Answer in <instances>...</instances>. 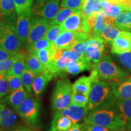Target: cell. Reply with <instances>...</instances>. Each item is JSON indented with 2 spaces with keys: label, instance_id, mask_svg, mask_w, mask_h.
<instances>
[{
  "label": "cell",
  "instance_id": "cell-1",
  "mask_svg": "<svg viewBox=\"0 0 131 131\" xmlns=\"http://www.w3.org/2000/svg\"><path fill=\"white\" fill-rule=\"evenodd\" d=\"M115 101L112 81L107 82L97 78L92 84L86 107L88 112L95 109L110 108L114 106Z\"/></svg>",
  "mask_w": 131,
  "mask_h": 131
},
{
  "label": "cell",
  "instance_id": "cell-2",
  "mask_svg": "<svg viewBox=\"0 0 131 131\" xmlns=\"http://www.w3.org/2000/svg\"><path fill=\"white\" fill-rule=\"evenodd\" d=\"M84 123L88 124H97L112 130L124 127L117 113L110 108H100L90 111L85 116Z\"/></svg>",
  "mask_w": 131,
  "mask_h": 131
},
{
  "label": "cell",
  "instance_id": "cell-3",
  "mask_svg": "<svg viewBox=\"0 0 131 131\" xmlns=\"http://www.w3.org/2000/svg\"><path fill=\"white\" fill-rule=\"evenodd\" d=\"M94 69L98 79L104 81L120 82L127 76V73L117 66L109 56L104 55Z\"/></svg>",
  "mask_w": 131,
  "mask_h": 131
},
{
  "label": "cell",
  "instance_id": "cell-4",
  "mask_svg": "<svg viewBox=\"0 0 131 131\" xmlns=\"http://www.w3.org/2000/svg\"><path fill=\"white\" fill-rule=\"evenodd\" d=\"M72 88L69 80H60L57 82L51 99L53 110L60 111L72 104Z\"/></svg>",
  "mask_w": 131,
  "mask_h": 131
},
{
  "label": "cell",
  "instance_id": "cell-5",
  "mask_svg": "<svg viewBox=\"0 0 131 131\" xmlns=\"http://www.w3.org/2000/svg\"><path fill=\"white\" fill-rule=\"evenodd\" d=\"M40 107V100L29 96L20 104L18 114L26 124L37 128L39 124Z\"/></svg>",
  "mask_w": 131,
  "mask_h": 131
},
{
  "label": "cell",
  "instance_id": "cell-6",
  "mask_svg": "<svg viewBox=\"0 0 131 131\" xmlns=\"http://www.w3.org/2000/svg\"><path fill=\"white\" fill-rule=\"evenodd\" d=\"M22 46L14 26L0 21V47L15 55L21 51Z\"/></svg>",
  "mask_w": 131,
  "mask_h": 131
},
{
  "label": "cell",
  "instance_id": "cell-7",
  "mask_svg": "<svg viewBox=\"0 0 131 131\" xmlns=\"http://www.w3.org/2000/svg\"><path fill=\"white\" fill-rule=\"evenodd\" d=\"M59 2L60 0H37L32 9V14L49 22L58 12Z\"/></svg>",
  "mask_w": 131,
  "mask_h": 131
},
{
  "label": "cell",
  "instance_id": "cell-8",
  "mask_svg": "<svg viewBox=\"0 0 131 131\" xmlns=\"http://www.w3.org/2000/svg\"><path fill=\"white\" fill-rule=\"evenodd\" d=\"M50 24L43 18H33L30 30L25 41L26 49L32 44L45 37Z\"/></svg>",
  "mask_w": 131,
  "mask_h": 131
},
{
  "label": "cell",
  "instance_id": "cell-9",
  "mask_svg": "<svg viewBox=\"0 0 131 131\" xmlns=\"http://www.w3.org/2000/svg\"><path fill=\"white\" fill-rule=\"evenodd\" d=\"M77 60V56L72 50L70 49L63 50L61 57L52 62L47 70L52 73L53 77H57L63 74L69 64Z\"/></svg>",
  "mask_w": 131,
  "mask_h": 131
},
{
  "label": "cell",
  "instance_id": "cell-10",
  "mask_svg": "<svg viewBox=\"0 0 131 131\" xmlns=\"http://www.w3.org/2000/svg\"><path fill=\"white\" fill-rule=\"evenodd\" d=\"M33 19L32 9L18 15L15 24V30L19 40L23 45L25 41L30 30Z\"/></svg>",
  "mask_w": 131,
  "mask_h": 131
},
{
  "label": "cell",
  "instance_id": "cell-11",
  "mask_svg": "<svg viewBox=\"0 0 131 131\" xmlns=\"http://www.w3.org/2000/svg\"><path fill=\"white\" fill-rule=\"evenodd\" d=\"M114 110L120 118L125 129H131V99L116 100Z\"/></svg>",
  "mask_w": 131,
  "mask_h": 131
},
{
  "label": "cell",
  "instance_id": "cell-12",
  "mask_svg": "<svg viewBox=\"0 0 131 131\" xmlns=\"http://www.w3.org/2000/svg\"><path fill=\"white\" fill-rule=\"evenodd\" d=\"M16 112L5 103H0V127L6 131L12 129L18 123Z\"/></svg>",
  "mask_w": 131,
  "mask_h": 131
},
{
  "label": "cell",
  "instance_id": "cell-13",
  "mask_svg": "<svg viewBox=\"0 0 131 131\" xmlns=\"http://www.w3.org/2000/svg\"><path fill=\"white\" fill-rule=\"evenodd\" d=\"M131 50V33L122 30L119 35L113 41L111 53L119 54Z\"/></svg>",
  "mask_w": 131,
  "mask_h": 131
},
{
  "label": "cell",
  "instance_id": "cell-14",
  "mask_svg": "<svg viewBox=\"0 0 131 131\" xmlns=\"http://www.w3.org/2000/svg\"><path fill=\"white\" fill-rule=\"evenodd\" d=\"M88 112L87 107L80 106L71 104L68 107L64 108L60 111H57L54 114L58 115L66 116L72 121L74 124L78 123L83 119L84 118L87 113Z\"/></svg>",
  "mask_w": 131,
  "mask_h": 131
},
{
  "label": "cell",
  "instance_id": "cell-15",
  "mask_svg": "<svg viewBox=\"0 0 131 131\" xmlns=\"http://www.w3.org/2000/svg\"><path fill=\"white\" fill-rule=\"evenodd\" d=\"M97 78L95 70H92L89 76H82L72 84V92L89 96L93 81Z\"/></svg>",
  "mask_w": 131,
  "mask_h": 131
},
{
  "label": "cell",
  "instance_id": "cell-16",
  "mask_svg": "<svg viewBox=\"0 0 131 131\" xmlns=\"http://www.w3.org/2000/svg\"><path fill=\"white\" fill-rule=\"evenodd\" d=\"M0 21L12 24L15 21L14 0H0Z\"/></svg>",
  "mask_w": 131,
  "mask_h": 131
},
{
  "label": "cell",
  "instance_id": "cell-17",
  "mask_svg": "<svg viewBox=\"0 0 131 131\" xmlns=\"http://www.w3.org/2000/svg\"><path fill=\"white\" fill-rule=\"evenodd\" d=\"M29 96H30V95L24 89L16 90L10 93L6 98L0 100V103L7 104L18 114L19 107L21 103Z\"/></svg>",
  "mask_w": 131,
  "mask_h": 131
},
{
  "label": "cell",
  "instance_id": "cell-18",
  "mask_svg": "<svg viewBox=\"0 0 131 131\" xmlns=\"http://www.w3.org/2000/svg\"><path fill=\"white\" fill-rule=\"evenodd\" d=\"M83 19L81 10H78L67 18L60 26L63 32L69 31L72 32H79L81 30Z\"/></svg>",
  "mask_w": 131,
  "mask_h": 131
},
{
  "label": "cell",
  "instance_id": "cell-19",
  "mask_svg": "<svg viewBox=\"0 0 131 131\" xmlns=\"http://www.w3.org/2000/svg\"><path fill=\"white\" fill-rule=\"evenodd\" d=\"M77 42V40L76 32L64 31L57 38L53 43V45L56 49L67 50L71 49Z\"/></svg>",
  "mask_w": 131,
  "mask_h": 131
},
{
  "label": "cell",
  "instance_id": "cell-20",
  "mask_svg": "<svg viewBox=\"0 0 131 131\" xmlns=\"http://www.w3.org/2000/svg\"><path fill=\"white\" fill-rule=\"evenodd\" d=\"M53 76L47 69L43 72L37 75L32 84V91L35 96H39L43 92L49 81Z\"/></svg>",
  "mask_w": 131,
  "mask_h": 131
},
{
  "label": "cell",
  "instance_id": "cell-21",
  "mask_svg": "<svg viewBox=\"0 0 131 131\" xmlns=\"http://www.w3.org/2000/svg\"><path fill=\"white\" fill-rule=\"evenodd\" d=\"M113 92L116 100L131 99V81H112Z\"/></svg>",
  "mask_w": 131,
  "mask_h": 131
},
{
  "label": "cell",
  "instance_id": "cell-22",
  "mask_svg": "<svg viewBox=\"0 0 131 131\" xmlns=\"http://www.w3.org/2000/svg\"><path fill=\"white\" fill-rule=\"evenodd\" d=\"M74 123L66 116L54 114L51 127L49 131H67L73 126Z\"/></svg>",
  "mask_w": 131,
  "mask_h": 131
},
{
  "label": "cell",
  "instance_id": "cell-23",
  "mask_svg": "<svg viewBox=\"0 0 131 131\" xmlns=\"http://www.w3.org/2000/svg\"><path fill=\"white\" fill-rule=\"evenodd\" d=\"M25 66L26 69L30 70L35 74L38 75L46 70V68L42 64L35 53H26Z\"/></svg>",
  "mask_w": 131,
  "mask_h": 131
},
{
  "label": "cell",
  "instance_id": "cell-24",
  "mask_svg": "<svg viewBox=\"0 0 131 131\" xmlns=\"http://www.w3.org/2000/svg\"><path fill=\"white\" fill-rule=\"evenodd\" d=\"M104 50H100L95 47L88 46L84 49V60L94 69L100 60L104 56Z\"/></svg>",
  "mask_w": 131,
  "mask_h": 131
},
{
  "label": "cell",
  "instance_id": "cell-25",
  "mask_svg": "<svg viewBox=\"0 0 131 131\" xmlns=\"http://www.w3.org/2000/svg\"><path fill=\"white\" fill-rule=\"evenodd\" d=\"M26 53L24 51H21L16 54V59L11 69L5 73L6 75H14L21 77L26 69L25 60Z\"/></svg>",
  "mask_w": 131,
  "mask_h": 131
},
{
  "label": "cell",
  "instance_id": "cell-26",
  "mask_svg": "<svg viewBox=\"0 0 131 131\" xmlns=\"http://www.w3.org/2000/svg\"><path fill=\"white\" fill-rule=\"evenodd\" d=\"M55 50L56 48L53 45L50 48L41 49L35 53L38 58L39 59L42 64L46 68V69L53 61L55 58Z\"/></svg>",
  "mask_w": 131,
  "mask_h": 131
},
{
  "label": "cell",
  "instance_id": "cell-27",
  "mask_svg": "<svg viewBox=\"0 0 131 131\" xmlns=\"http://www.w3.org/2000/svg\"><path fill=\"white\" fill-rule=\"evenodd\" d=\"M115 26L119 30L131 31V12L125 10L115 18Z\"/></svg>",
  "mask_w": 131,
  "mask_h": 131
},
{
  "label": "cell",
  "instance_id": "cell-28",
  "mask_svg": "<svg viewBox=\"0 0 131 131\" xmlns=\"http://www.w3.org/2000/svg\"><path fill=\"white\" fill-rule=\"evenodd\" d=\"M93 68L87 63L84 58L78 59L76 61L70 63L65 69V72L72 75H77L84 70H92Z\"/></svg>",
  "mask_w": 131,
  "mask_h": 131
},
{
  "label": "cell",
  "instance_id": "cell-29",
  "mask_svg": "<svg viewBox=\"0 0 131 131\" xmlns=\"http://www.w3.org/2000/svg\"><path fill=\"white\" fill-rule=\"evenodd\" d=\"M119 29L115 25L104 26L101 32V38L105 44H112L113 41L119 35Z\"/></svg>",
  "mask_w": 131,
  "mask_h": 131
},
{
  "label": "cell",
  "instance_id": "cell-30",
  "mask_svg": "<svg viewBox=\"0 0 131 131\" xmlns=\"http://www.w3.org/2000/svg\"><path fill=\"white\" fill-rule=\"evenodd\" d=\"M77 10H78L61 7V9L59 10L56 16L51 21H49V24H50V25H55V24L60 25L67 18H68L73 13L76 12Z\"/></svg>",
  "mask_w": 131,
  "mask_h": 131
},
{
  "label": "cell",
  "instance_id": "cell-31",
  "mask_svg": "<svg viewBox=\"0 0 131 131\" xmlns=\"http://www.w3.org/2000/svg\"><path fill=\"white\" fill-rule=\"evenodd\" d=\"M37 74L32 72L30 70L26 69L21 75V79L23 85L24 86L27 93L32 95V84L35 78L37 77Z\"/></svg>",
  "mask_w": 131,
  "mask_h": 131
},
{
  "label": "cell",
  "instance_id": "cell-32",
  "mask_svg": "<svg viewBox=\"0 0 131 131\" xmlns=\"http://www.w3.org/2000/svg\"><path fill=\"white\" fill-rule=\"evenodd\" d=\"M125 10V8L122 5L110 4L107 3L106 7L103 9V10L105 13L106 16L115 19Z\"/></svg>",
  "mask_w": 131,
  "mask_h": 131
},
{
  "label": "cell",
  "instance_id": "cell-33",
  "mask_svg": "<svg viewBox=\"0 0 131 131\" xmlns=\"http://www.w3.org/2000/svg\"><path fill=\"white\" fill-rule=\"evenodd\" d=\"M105 16L106 14L103 10H101L100 12L96 14V21L92 30V35L94 37L101 39V32L104 26V19Z\"/></svg>",
  "mask_w": 131,
  "mask_h": 131
},
{
  "label": "cell",
  "instance_id": "cell-34",
  "mask_svg": "<svg viewBox=\"0 0 131 131\" xmlns=\"http://www.w3.org/2000/svg\"><path fill=\"white\" fill-rule=\"evenodd\" d=\"M52 46H53V44L49 42L46 38L44 37L35 42H34V44H32L30 46L27 48V50L29 53H35V52L41 50V49L50 48Z\"/></svg>",
  "mask_w": 131,
  "mask_h": 131
},
{
  "label": "cell",
  "instance_id": "cell-35",
  "mask_svg": "<svg viewBox=\"0 0 131 131\" xmlns=\"http://www.w3.org/2000/svg\"><path fill=\"white\" fill-rule=\"evenodd\" d=\"M63 32L60 25H50L48 30H47L45 38H46L49 42L53 44L59 35Z\"/></svg>",
  "mask_w": 131,
  "mask_h": 131
},
{
  "label": "cell",
  "instance_id": "cell-36",
  "mask_svg": "<svg viewBox=\"0 0 131 131\" xmlns=\"http://www.w3.org/2000/svg\"><path fill=\"white\" fill-rule=\"evenodd\" d=\"M34 0H14L15 7L18 15L31 10Z\"/></svg>",
  "mask_w": 131,
  "mask_h": 131
},
{
  "label": "cell",
  "instance_id": "cell-37",
  "mask_svg": "<svg viewBox=\"0 0 131 131\" xmlns=\"http://www.w3.org/2000/svg\"><path fill=\"white\" fill-rule=\"evenodd\" d=\"M89 101V96L72 92V104L80 107H86Z\"/></svg>",
  "mask_w": 131,
  "mask_h": 131
},
{
  "label": "cell",
  "instance_id": "cell-38",
  "mask_svg": "<svg viewBox=\"0 0 131 131\" xmlns=\"http://www.w3.org/2000/svg\"><path fill=\"white\" fill-rule=\"evenodd\" d=\"M6 75V74H5ZM11 92L16 90L24 89L20 77L14 75H6Z\"/></svg>",
  "mask_w": 131,
  "mask_h": 131
},
{
  "label": "cell",
  "instance_id": "cell-39",
  "mask_svg": "<svg viewBox=\"0 0 131 131\" xmlns=\"http://www.w3.org/2000/svg\"><path fill=\"white\" fill-rule=\"evenodd\" d=\"M118 59L124 68L131 72V50L118 54Z\"/></svg>",
  "mask_w": 131,
  "mask_h": 131
},
{
  "label": "cell",
  "instance_id": "cell-40",
  "mask_svg": "<svg viewBox=\"0 0 131 131\" xmlns=\"http://www.w3.org/2000/svg\"><path fill=\"white\" fill-rule=\"evenodd\" d=\"M84 0H62L60 6L61 7L75 10H81Z\"/></svg>",
  "mask_w": 131,
  "mask_h": 131
},
{
  "label": "cell",
  "instance_id": "cell-41",
  "mask_svg": "<svg viewBox=\"0 0 131 131\" xmlns=\"http://www.w3.org/2000/svg\"><path fill=\"white\" fill-rule=\"evenodd\" d=\"M84 46H91L94 47L95 48L100 49L101 50H104V46H105V42L103 41V40L100 38H96L92 36L88 40H86L83 42Z\"/></svg>",
  "mask_w": 131,
  "mask_h": 131
},
{
  "label": "cell",
  "instance_id": "cell-42",
  "mask_svg": "<svg viewBox=\"0 0 131 131\" xmlns=\"http://www.w3.org/2000/svg\"><path fill=\"white\" fill-rule=\"evenodd\" d=\"M16 59V54L7 60L0 61V74L6 73L12 68L15 61Z\"/></svg>",
  "mask_w": 131,
  "mask_h": 131
},
{
  "label": "cell",
  "instance_id": "cell-43",
  "mask_svg": "<svg viewBox=\"0 0 131 131\" xmlns=\"http://www.w3.org/2000/svg\"><path fill=\"white\" fill-rule=\"evenodd\" d=\"M11 93L5 73L0 74V98Z\"/></svg>",
  "mask_w": 131,
  "mask_h": 131
},
{
  "label": "cell",
  "instance_id": "cell-44",
  "mask_svg": "<svg viewBox=\"0 0 131 131\" xmlns=\"http://www.w3.org/2000/svg\"><path fill=\"white\" fill-rule=\"evenodd\" d=\"M95 0H84L81 11L83 17L87 18L92 14V7Z\"/></svg>",
  "mask_w": 131,
  "mask_h": 131
},
{
  "label": "cell",
  "instance_id": "cell-45",
  "mask_svg": "<svg viewBox=\"0 0 131 131\" xmlns=\"http://www.w3.org/2000/svg\"><path fill=\"white\" fill-rule=\"evenodd\" d=\"M84 49L85 46L84 43L82 42H77L72 47H71L70 50H72L75 53L78 59L84 58Z\"/></svg>",
  "mask_w": 131,
  "mask_h": 131
},
{
  "label": "cell",
  "instance_id": "cell-46",
  "mask_svg": "<svg viewBox=\"0 0 131 131\" xmlns=\"http://www.w3.org/2000/svg\"><path fill=\"white\" fill-rule=\"evenodd\" d=\"M83 131H112L107 127L97 125V124H83Z\"/></svg>",
  "mask_w": 131,
  "mask_h": 131
},
{
  "label": "cell",
  "instance_id": "cell-47",
  "mask_svg": "<svg viewBox=\"0 0 131 131\" xmlns=\"http://www.w3.org/2000/svg\"><path fill=\"white\" fill-rule=\"evenodd\" d=\"M106 1L110 4L122 5L124 7L126 10H129L131 0H106Z\"/></svg>",
  "mask_w": 131,
  "mask_h": 131
},
{
  "label": "cell",
  "instance_id": "cell-48",
  "mask_svg": "<svg viewBox=\"0 0 131 131\" xmlns=\"http://www.w3.org/2000/svg\"><path fill=\"white\" fill-rule=\"evenodd\" d=\"M96 21V14H92L89 16L87 18V22H88V25H89L91 30L92 31L95 25Z\"/></svg>",
  "mask_w": 131,
  "mask_h": 131
},
{
  "label": "cell",
  "instance_id": "cell-49",
  "mask_svg": "<svg viewBox=\"0 0 131 131\" xmlns=\"http://www.w3.org/2000/svg\"><path fill=\"white\" fill-rule=\"evenodd\" d=\"M12 56H14L13 54L0 47V61L7 60V59L10 58Z\"/></svg>",
  "mask_w": 131,
  "mask_h": 131
},
{
  "label": "cell",
  "instance_id": "cell-50",
  "mask_svg": "<svg viewBox=\"0 0 131 131\" xmlns=\"http://www.w3.org/2000/svg\"><path fill=\"white\" fill-rule=\"evenodd\" d=\"M103 10L100 4V0H95L92 7V14H97Z\"/></svg>",
  "mask_w": 131,
  "mask_h": 131
},
{
  "label": "cell",
  "instance_id": "cell-51",
  "mask_svg": "<svg viewBox=\"0 0 131 131\" xmlns=\"http://www.w3.org/2000/svg\"><path fill=\"white\" fill-rule=\"evenodd\" d=\"M83 124H79V123H76L73 124L72 127L70 128L69 130L67 131H83Z\"/></svg>",
  "mask_w": 131,
  "mask_h": 131
},
{
  "label": "cell",
  "instance_id": "cell-52",
  "mask_svg": "<svg viewBox=\"0 0 131 131\" xmlns=\"http://www.w3.org/2000/svg\"><path fill=\"white\" fill-rule=\"evenodd\" d=\"M21 131H36V130L30 128H27V127H21Z\"/></svg>",
  "mask_w": 131,
  "mask_h": 131
},
{
  "label": "cell",
  "instance_id": "cell-53",
  "mask_svg": "<svg viewBox=\"0 0 131 131\" xmlns=\"http://www.w3.org/2000/svg\"><path fill=\"white\" fill-rule=\"evenodd\" d=\"M112 131H126V129L124 128V127H122V128L117 129V130H114Z\"/></svg>",
  "mask_w": 131,
  "mask_h": 131
},
{
  "label": "cell",
  "instance_id": "cell-54",
  "mask_svg": "<svg viewBox=\"0 0 131 131\" xmlns=\"http://www.w3.org/2000/svg\"><path fill=\"white\" fill-rule=\"evenodd\" d=\"M12 131H21V127H19V128L15 129V130H12Z\"/></svg>",
  "mask_w": 131,
  "mask_h": 131
},
{
  "label": "cell",
  "instance_id": "cell-55",
  "mask_svg": "<svg viewBox=\"0 0 131 131\" xmlns=\"http://www.w3.org/2000/svg\"><path fill=\"white\" fill-rule=\"evenodd\" d=\"M129 10H130L131 12V1H130V6H129Z\"/></svg>",
  "mask_w": 131,
  "mask_h": 131
},
{
  "label": "cell",
  "instance_id": "cell-56",
  "mask_svg": "<svg viewBox=\"0 0 131 131\" xmlns=\"http://www.w3.org/2000/svg\"><path fill=\"white\" fill-rule=\"evenodd\" d=\"M126 129V131H131L130 129Z\"/></svg>",
  "mask_w": 131,
  "mask_h": 131
},
{
  "label": "cell",
  "instance_id": "cell-57",
  "mask_svg": "<svg viewBox=\"0 0 131 131\" xmlns=\"http://www.w3.org/2000/svg\"><path fill=\"white\" fill-rule=\"evenodd\" d=\"M0 131H4V130H3V129H1V127H0Z\"/></svg>",
  "mask_w": 131,
  "mask_h": 131
},
{
  "label": "cell",
  "instance_id": "cell-58",
  "mask_svg": "<svg viewBox=\"0 0 131 131\" xmlns=\"http://www.w3.org/2000/svg\"><path fill=\"white\" fill-rule=\"evenodd\" d=\"M130 80H131V77H130Z\"/></svg>",
  "mask_w": 131,
  "mask_h": 131
},
{
  "label": "cell",
  "instance_id": "cell-59",
  "mask_svg": "<svg viewBox=\"0 0 131 131\" xmlns=\"http://www.w3.org/2000/svg\"><path fill=\"white\" fill-rule=\"evenodd\" d=\"M130 130H131V129H130Z\"/></svg>",
  "mask_w": 131,
  "mask_h": 131
},
{
  "label": "cell",
  "instance_id": "cell-60",
  "mask_svg": "<svg viewBox=\"0 0 131 131\" xmlns=\"http://www.w3.org/2000/svg\"></svg>",
  "mask_w": 131,
  "mask_h": 131
}]
</instances>
